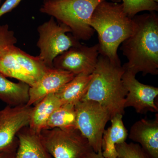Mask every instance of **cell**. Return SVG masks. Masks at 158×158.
I'll use <instances>...</instances> for the list:
<instances>
[{"mask_svg":"<svg viewBox=\"0 0 158 158\" xmlns=\"http://www.w3.org/2000/svg\"><path fill=\"white\" fill-rule=\"evenodd\" d=\"M53 128L77 129L75 105L63 104L54 111L48 119L45 129Z\"/></svg>","mask_w":158,"mask_h":158,"instance_id":"cell-19","label":"cell"},{"mask_svg":"<svg viewBox=\"0 0 158 158\" xmlns=\"http://www.w3.org/2000/svg\"><path fill=\"white\" fill-rule=\"evenodd\" d=\"M111 2L115 3H120L121 2L122 0H110Z\"/></svg>","mask_w":158,"mask_h":158,"instance_id":"cell-26","label":"cell"},{"mask_svg":"<svg viewBox=\"0 0 158 158\" xmlns=\"http://www.w3.org/2000/svg\"><path fill=\"white\" fill-rule=\"evenodd\" d=\"M75 109L77 128L94 152L101 151L105 127L111 119L109 111L98 102L91 100L78 102Z\"/></svg>","mask_w":158,"mask_h":158,"instance_id":"cell-7","label":"cell"},{"mask_svg":"<svg viewBox=\"0 0 158 158\" xmlns=\"http://www.w3.org/2000/svg\"><path fill=\"white\" fill-rule=\"evenodd\" d=\"M22 0H6L2 5L0 6V18L12 11L19 5Z\"/></svg>","mask_w":158,"mask_h":158,"instance_id":"cell-23","label":"cell"},{"mask_svg":"<svg viewBox=\"0 0 158 158\" xmlns=\"http://www.w3.org/2000/svg\"></svg>","mask_w":158,"mask_h":158,"instance_id":"cell-30","label":"cell"},{"mask_svg":"<svg viewBox=\"0 0 158 158\" xmlns=\"http://www.w3.org/2000/svg\"><path fill=\"white\" fill-rule=\"evenodd\" d=\"M116 149L119 158H150L138 144L125 141L116 144Z\"/></svg>","mask_w":158,"mask_h":158,"instance_id":"cell-21","label":"cell"},{"mask_svg":"<svg viewBox=\"0 0 158 158\" xmlns=\"http://www.w3.org/2000/svg\"><path fill=\"white\" fill-rule=\"evenodd\" d=\"M2 0H0V5H1V3H2Z\"/></svg>","mask_w":158,"mask_h":158,"instance_id":"cell-28","label":"cell"},{"mask_svg":"<svg viewBox=\"0 0 158 158\" xmlns=\"http://www.w3.org/2000/svg\"><path fill=\"white\" fill-rule=\"evenodd\" d=\"M32 107L27 105L7 106L0 114V152L18 146L17 134L28 126Z\"/></svg>","mask_w":158,"mask_h":158,"instance_id":"cell-10","label":"cell"},{"mask_svg":"<svg viewBox=\"0 0 158 158\" xmlns=\"http://www.w3.org/2000/svg\"><path fill=\"white\" fill-rule=\"evenodd\" d=\"M98 34L99 55L111 62L121 65L117 54L118 47L135 31V22L123 11L122 3L105 1L98 5L90 21Z\"/></svg>","mask_w":158,"mask_h":158,"instance_id":"cell-2","label":"cell"},{"mask_svg":"<svg viewBox=\"0 0 158 158\" xmlns=\"http://www.w3.org/2000/svg\"><path fill=\"white\" fill-rule=\"evenodd\" d=\"M18 146L14 158H53L43 142L40 134L28 126L17 134Z\"/></svg>","mask_w":158,"mask_h":158,"instance_id":"cell-14","label":"cell"},{"mask_svg":"<svg viewBox=\"0 0 158 158\" xmlns=\"http://www.w3.org/2000/svg\"><path fill=\"white\" fill-rule=\"evenodd\" d=\"M91 74L81 73L77 75L70 81L65 84L56 93L63 104L75 105L81 100L86 93Z\"/></svg>","mask_w":158,"mask_h":158,"instance_id":"cell-18","label":"cell"},{"mask_svg":"<svg viewBox=\"0 0 158 158\" xmlns=\"http://www.w3.org/2000/svg\"><path fill=\"white\" fill-rule=\"evenodd\" d=\"M128 137L139 143L150 158H158V114L153 120L142 118L130 129Z\"/></svg>","mask_w":158,"mask_h":158,"instance_id":"cell-13","label":"cell"},{"mask_svg":"<svg viewBox=\"0 0 158 158\" xmlns=\"http://www.w3.org/2000/svg\"><path fill=\"white\" fill-rule=\"evenodd\" d=\"M17 148L0 152V158H14Z\"/></svg>","mask_w":158,"mask_h":158,"instance_id":"cell-24","label":"cell"},{"mask_svg":"<svg viewBox=\"0 0 158 158\" xmlns=\"http://www.w3.org/2000/svg\"><path fill=\"white\" fill-rule=\"evenodd\" d=\"M134 33L121 44L120 49L127 59L125 70L136 75L142 73L158 74V16L155 11L136 15Z\"/></svg>","mask_w":158,"mask_h":158,"instance_id":"cell-1","label":"cell"},{"mask_svg":"<svg viewBox=\"0 0 158 158\" xmlns=\"http://www.w3.org/2000/svg\"><path fill=\"white\" fill-rule=\"evenodd\" d=\"M38 67L37 57L27 53L15 45L0 52V73L6 77L25 82L30 87L35 84L30 76L37 72Z\"/></svg>","mask_w":158,"mask_h":158,"instance_id":"cell-8","label":"cell"},{"mask_svg":"<svg viewBox=\"0 0 158 158\" xmlns=\"http://www.w3.org/2000/svg\"><path fill=\"white\" fill-rule=\"evenodd\" d=\"M123 11L132 18L141 11H158V3L152 0H122Z\"/></svg>","mask_w":158,"mask_h":158,"instance_id":"cell-20","label":"cell"},{"mask_svg":"<svg viewBox=\"0 0 158 158\" xmlns=\"http://www.w3.org/2000/svg\"><path fill=\"white\" fill-rule=\"evenodd\" d=\"M123 116L117 114L110 119L111 126L105 130L102 140V151L106 158H117L116 145L125 142L128 136V133L125 127Z\"/></svg>","mask_w":158,"mask_h":158,"instance_id":"cell-15","label":"cell"},{"mask_svg":"<svg viewBox=\"0 0 158 158\" xmlns=\"http://www.w3.org/2000/svg\"><path fill=\"white\" fill-rule=\"evenodd\" d=\"M136 75L125 70L123 81L127 93L125 98L124 107H133L139 114L148 112L157 113L158 108L155 99L158 95V88L144 85L136 79Z\"/></svg>","mask_w":158,"mask_h":158,"instance_id":"cell-11","label":"cell"},{"mask_svg":"<svg viewBox=\"0 0 158 158\" xmlns=\"http://www.w3.org/2000/svg\"><path fill=\"white\" fill-rule=\"evenodd\" d=\"M1 111H0V114H1Z\"/></svg>","mask_w":158,"mask_h":158,"instance_id":"cell-29","label":"cell"},{"mask_svg":"<svg viewBox=\"0 0 158 158\" xmlns=\"http://www.w3.org/2000/svg\"><path fill=\"white\" fill-rule=\"evenodd\" d=\"M30 86L25 82L11 81L0 73V99L11 107L27 105Z\"/></svg>","mask_w":158,"mask_h":158,"instance_id":"cell-17","label":"cell"},{"mask_svg":"<svg viewBox=\"0 0 158 158\" xmlns=\"http://www.w3.org/2000/svg\"><path fill=\"white\" fill-rule=\"evenodd\" d=\"M17 39L8 24L0 25V52L8 47L15 45Z\"/></svg>","mask_w":158,"mask_h":158,"instance_id":"cell-22","label":"cell"},{"mask_svg":"<svg viewBox=\"0 0 158 158\" xmlns=\"http://www.w3.org/2000/svg\"><path fill=\"white\" fill-rule=\"evenodd\" d=\"M125 69L99 55L86 93L81 101H94L106 108L111 118L117 114L123 115L127 91L122 77Z\"/></svg>","mask_w":158,"mask_h":158,"instance_id":"cell-3","label":"cell"},{"mask_svg":"<svg viewBox=\"0 0 158 158\" xmlns=\"http://www.w3.org/2000/svg\"><path fill=\"white\" fill-rule=\"evenodd\" d=\"M62 104L56 93L46 96L32 107L29 127L40 134L45 129L48 119L54 111Z\"/></svg>","mask_w":158,"mask_h":158,"instance_id":"cell-16","label":"cell"},{"mask_svg":"<svg viewBox=\"0 0 158 158\" xmlns=\"http://www.w3.org/2000/svg\"><path fill=\"white\" fill-rule=\"evenodd\" d=\"M39 39L37 46L40 53L39 56L48 67L52 68L53 62L59 55L81 43L72 35L70 29L67 26L56 21L51 17L37 28Z\"/></svg>","mask_w":158,"mask_h":158,"instance_id":"cell-6","label":"cell"},{"mask_svg":"<svg viewBox=\"0 0 158 158\" xmlns=\"http://www.w3.org/2000/svg\"><path fill=\"white\" fill-rule=\"evenodd\" d=\"M107 0H44L40 11L68 27L78 40H89L94 34L90 21L99 3Z\"/></svg>","mask_w":158,"mask_h":158,"instance_id":"cell-4","label":"cell"},{"mask_svg":"<svg viewBox=\"0 0 158 158\" xmlns=\"http://www.w3.org/2000/svg\"><path fill=\"white\" fill-rule=\"evenodd\" d=\"M102 151L98 152H94V151L91 152L85 158H106L103 156Z\"/></svg>","mask_w":158,"mask_h":158,"instance_id":"cell-25","label":"cell"},{"mask_svg":"<svg viewBox=\"0 0 158 158\" xmlns=\"http://www.w3.org/2000/svg\"><path fill=\"white\" fill-rule=\"evenodd\" d=\"M40 134L53 158H85L93 151L78 129H45Z\"/></svg>","mask_w":158,"mask_h":158,"instance_id":"cell-5","label":"cell"},{"mask_svg":"<svg viewBox=\"0 0 158 158\" xmlns=\"http://www.w3.org/2000/svg\"><path fill=\"white\" fill-rule=\"evenodd\" d=\"M153 2H154L158 3V0H152Z\"/></svg>","mask_w":158,"mask_h":158,"instance_id":"cell-27","label":"cell"},{"mask_svg":"<svg viewBox=\"0 0 158 158\" xmlns=\"http://www.w3.org/2000/svg\"><path fill=\"white\" fill-rule=\"evenodd\" d=\"M75 76L67 71L48 68L42 77L30 87L27 105L34 106L49 94L56 93Z\"/></svg>","mask_w":158,"mask_h":158,"instance_id":"cell-12","label":"cell"},{"mask_svg":"<svg viewBox=\"0 0 158 158\" xmlns=\"http://www.w3.org/2000/svg\"><path fill=\"white\" fill-rule=\"evenodd\" d=\"M99 56L98 44L88 47L80 43L56 57L53 62V67L75 75L91 74L96 67Z\"/></svg>","mask_w":158,"mask_h":158,"instance_id":"cell-9","label":"cell"}]
</instances>
